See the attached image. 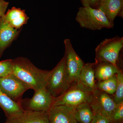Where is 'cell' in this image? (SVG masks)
<instances>
[{"instance_id":"cell-2","label":"cell","mask_w":123,"mask_h":123,"mask_svg":"<svg viewBox=\"0 0 123 123\" xmlns=\"http://www.w3.org/2000/svg\"><path fill=\"white\" fill-rule=\"evenodd\" d=\"M75 20L81 27L91 30L114 27L102 11L91 7H80Z\"/></svg>"},{"instance_id":"cell-26","label":"cell","mask_w":123,"mask_h":123,"mask_svg":"<svg viewBox=\"0 0 123 123\" xmlns=\"http://www.w3.org/2000/svg\"><path fill=\"white\" fill-rule=\"evenodd\" d=\"M99 0H81V1L83 7H92L97 6Z\"/></svg>"},{"instance_id":"cell-24","label":"cell","mask_w":123,"mask_h":123,"mask_svg":"<svg viewBox=\"0 0 123 123\" xmlns=\"http://www.w3.org/2000/svg\"><path fill=\"white\" fill-rule=\"evenodd\" d=\"M91 123H111L110 118L95 113Z\"/></svg>"},{"instance_id":"cell-18","label":"cell","mask_w":123,"mask_h":123,"mask_svg":"<svg viewBox=\"0 0 123 123\" xmlns=\"http://www.w3.org/2000/svg\"><path fill=\"white\" fill-rule=\"evenodd\" d=\"M97 88L99 90L110 95H114L117 85L116 75L109 79L96 82Z\"/></svg>"},{"instance_id":"cell-17","label":"cell","mask_w":123,"mask_h":123,"mask_svg":"<svg viewBox=\"0 0 123 123\" xmlns=\"http://www.w3.org/2000/svg\"><path fill=\"white\" fill-rule=\"evenodd\" d=\"M74 115L75 119L79 123H91L94 113L90 104L85 103L75 108Z\"/></svg>"},{"instance_id":"cell-8","label":"cell","mask_w":123,"mask_h":123,"mask_svg":"<svg viewBox=\"0 0 123 123\" xmlns=\"http://www.w3.org/2000/svg\"><path fill=\"white\" fill-rule=\"evenodd\" d=\"M30 87L12 73L0 78V90L11 99L20 103L23 95Z\"/></svg>"},{"instance_id":"cell-19","label":"cell","mask_w":123,"mask_h":123,"mask_svg":"<svg viewBox=\"0 0 123 123\" xmlns=\"http://www.w3.org/2000/svg\"><path fill=\"white\" fill-rule=\"evenodd\" d=\"M116 76L117 85L112 98L116 104H117L123 102V74L122 70L119 68Z\"/></svg>"},{"instance_id":"cell-14","label":"cell","mask_w":123,"mask_h":123,"mask_svg":"<svg viewBox=\"0 0 123 123\" xmlns=\"http://www.w3.org/2000/svg\"><path fill=\"white\" fill-rule=\"evenodd\" d=\"M94 63L85 64L82 69L78 84L90 92L97 89L95 81Z\"/></svg>"},{"instance_id":"cell-21","label":"cell","mask_w":123,"mask_h":123,"mask_svg":"<svg viewBox=\"0 0 123 123\" xmlns=\"http://www.w3.org/2000/svg\"><path fill=\"white\" fill-rule=\"evenodd\" d=\"M123 119V102L116 104L110 118L111 123H119Z\"/></svg>"},{"instance_id":"cell-27","label":"cell","mask_w":123,"mask_h":123,"mask_svg":"<svg viewBox=\"0 0 123 123\" xmlns=\"http://www.w3.org/2000/svg\"><path fill=\"white\" fill-rule=\"evenodd\" d=\"M77 123H78V122H77Z\"/></svg>"},{"instance_id":"cell-5","label":"cell","mask_w":123,"mask_h":123,"mask_svg":"<svg viewBox=\"0 0 123 123\" xmlns=\"http://www.w3.org/2000/svg\"><path fill=\"white\" fill-rule=\"evenodd\" d=\"M66 55L50 71L46 88L54 98L61 96L68 90L65 78Z\"/></svg>"},{"instance_id":"cell-1","label":"cell","mask_w":123,"mask_h":123,"mask_svg":"<svg viewBox=\"0 0 123 123\" xmlns=\"http://www.w3.org/2000/svg\"><path fill=\"white\" fill-rule=\"evenodd\" d=\"M50 71L40 69L26 57L12 59L11 73L34 91L46 88Z\"/></svg>"},{"instance_id":"cell-7","label":"cell","mask_w":123,"mask_h":123,"mask_svg":"<svg viewBox=\"0 0 123 123\" xmlns=\"http://www.w3.org/2000/svg\"><path fill=\"white\" fill-rule=\"evenodd\" d=\"M34 91L32 98L22 99L21 101L23 108L24 110L48 112L53 106L55 98L46 88Z\"/></svg>"},{"instance_id":"cell-13","label":"cell","mask_w":123,"mask_h":123,"mask_svg":"<svg viewBox=\"0 0 123 123\" xmlns=\"http://www.w3.org/2000/svg\"><path fill=\"white\" fill-rule=\"evenodd\" d=\"M97 6V9L104 13L110 24L114 27L115 18L119 14L122 16L123 0H100Z\"/></svg>"},{"instance_id":"cell-10","label":"cell","mask_w":123,"mask_h":123,"mask_svg":"<svg viewBox=\"0 0 123 123\" xmlns=\"http://www.w3.org/2000/svg\"><path fill=\"white\" fill-rule=\"evenodd\" d=\"M75 108L65 105L52 107L48 112L49 123H77Z\"/></svg>"},{"instance_id":"cell-22","label":"cell","mask_w":123,"mask_h":123,"mask_svg":"<svg viewBox=\"0 0 123 123\" xmlns=\"http://www.w3.org/2000/svg\"><path fill=\"white\" fill-rule=\"evenodd\" d=\"M12 72V59L0 61V78L8 76Z\"/></svg>"},{"instance_id":"cell-12","label":"cell","mask_w":123,"mask_h":123,"mask_svg":"<svg viewBox=\"0 0 123 123\" xmlns=\"http://www.w3.org/2000/svg\"><path fill=\"white\" fill-rule=\"evenodd\" d=\"M19 33L20 31L11 26L4 17L0 18V59Z\"/></svg>"},{"instance_id":"cell-16","label":"cell","mask_w":123,"mask_h":123,"mask_svg":"<svg viewBox=\"0 0 123 123\" xmlns=\"http://www.w3.org/2000/svg\"><path fill=\"white\" fill-rule=\"evenodd\" d=\"M119 67L108 62H100L95 60L94 63L95 78L98 81L109 79L116 75Z\"/></svg>"},{"instance_id":"cell-20","label":"cell","mask_w":123,"mask_h":123,"mask_svg":"<svg viewBox=\"0 0 123 123\" xmlns=\"http://www.w3.org/2000/svg\"><path fill=\"white\" fill-rule=\"evenodd\" d=\"M25 14H26L24 10L14 7L9 10L7 13L5 14L4 18L7 22L9 23L19 18Z\"/></svg>"},{"instance_id":"cell-4","label":"cell","mask_w":123,"mask_h":123,"mask_svg":"<svg viewBox=\"0 0 123 123\" xmlns=\"http://www.w3.org/2000/svg\"><path fill=\"white\" fill-rule=\"evenodd\" d=\"M123 47V37L116 36L103 40L95 49V60L108 62L118 67L117 62Z\"/></svg>"},{"instance_id":"cell-9","label":"cell","mask_w":123,"mask_h":123,"mask_svg":"<svg viewBox=\"0 0 123 123\" xmlns=\"http://www.w3.org/2000/svg\"><path fill=\"white\" fill-rule=\"evenodd\" d=\"M89 104L94 114H101L110 119L116 105L110 95L98 89L93 92Z\"/></svg>"},{"instance_id":"cell-25","label":"cell","mask_w":123,"mask_h":123,"mask_svg":"<svg viewBox=\"0 0 123 123\" xmlns=\"http://www.w3.org/2000/svg\"><path fill=\"white\" fill-rule=\"evenodd\" d=\"M9 2L4 0H0V18L4 17Z\"/></svg>"},{"instance_id":"cell-11","label":"cell","mask_w":123,"mask_h":123,"mask_svg":"<svg viewBox=\"0 0 123 123\" xmlns=\"http://www.w3.org/2000/svg\"><path fill=\"white\" fill-rule=\"evenodd\" d=\"M4 123H49L48 112L24 110L21 114L6 119Z\"/></svg>"},{"instance_id":"cell-23","label":"cell","mask_w":123,"mask_h":123,"mask_svg":"<svg viewBox=\"0 0 123 123\" xmlns=\"http://www.w3.org/2000/svg\"><path fill=\"white\" fill-rule=\"evenodd\" d=\"M29 19V18L26 14L23 15L19 18L11 21L9 22L10 24L15 29H20L23 25L25 24Z\"/></svg>"},{"instance_id":"cell-3","label":"cell","mask_w":123,"mask_h":123,"mask_svg":"<svg viewBox=\"0 0 123 123\" xmlns=\"http://www.w3.org/2000/svg\"><path fill=\"white\" fill-rule=\"evenodd\" d=\"M64 43L66 55L65 78L68 90L78 84L80 74L85 64L74 50L70 40L66 39Z\"/></svg>"},{"instance_id":"cell-6","label":"cell","mask_w":123,"mask_h":123,"mask_svg":"<svg viewBox=\"0 0 123 123\" xmlns=\"http://www.w3.org/2000/svg\"><path fill=\"white\" fill-rule=\"evenodd\" d=\"M93 93L78 84L61 96L55 98L53 106L65 105L76 108L82 104L90 103Z\"/></svg>"},{"instance_id":"cell-15","label":"cell","mask_w":123,"mask_h":123,"mask_svg":"<svg viewBox=\"0 0 123 123\" xmlns=\"http://www.w3.org/2000/svg\"><path fill=\"white\" fill-rule=\"evenodd\" d=\"M0 107L7 118L21 114L24 111L21 104L13 101L0 90Z\"/></svg>"}]
</instances>
